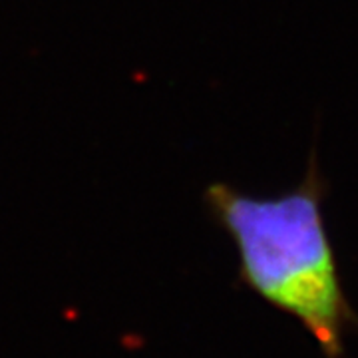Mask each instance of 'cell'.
<instances>
[{
	"label": "cell",
	"mask_w": 358,
	"mask_h": 358,
	"mask_svg": "<svg viewBox=\"0 0 358 358\" xmlns=\"http://www.w3.org/2000/svg\"><path fill=\"white\" fill-rule=\"evenodd\" d=\"M322 181L308 167L293 192L253 197L225 183L207 189V207L239 253V279L273 308L299 320L324 358H345L358 315L346 299L322 219Z\"/></svg>",
	"instance_id": "obj_1"
}]
</instances>
